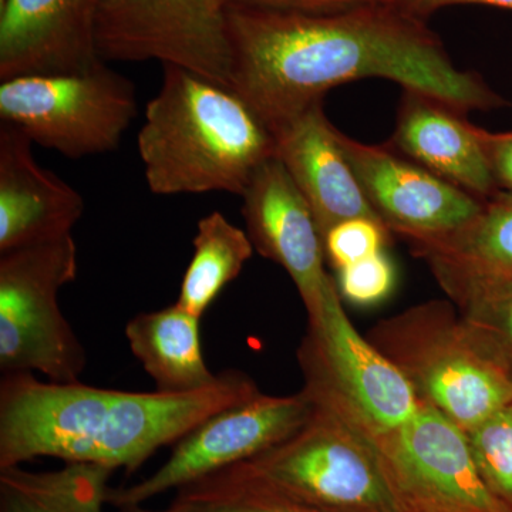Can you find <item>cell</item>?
Listing matches in <instances>:
<instances>
[{
    "mask_svg": "<svg viewBox=\"0 0 512 512\" xmlns=\"http://www.w3.org/2000/svg\"><path fill=\"white\" fill-rule=\"evenodd\" d=\"M229 89L269 130L323 101L333 87L387 79L461 113L503 100L458 69L426 19L394 5L298 13L229 5Z\"/></svg>",
    "mask_w": 512,
    "mask_h": 512,
    "instance_id": "obj_1",
    "label": "cell"
},
{
    "mask_svg": "<svg viewBox=\"0 0 512 512\" xmlns=\"http://www.w3.org/2000/svg\"><path fill=\"white\" fill-rule=\"evenodd\" d=\"M261 394L239 370L194 393L123 392L80 382H43L33 373L0 380V470L37 457L133 473L167 444L234 404Z\"/></svg>",
    "mask_w": 512,
    "mask_h": 512,
    "instance_id": "obj_2",
    "label": "cell"
},
{
    "mask_svg": "<svg viewBox=\"0 0 512 512\" xmlns=\"http://www.w3.org/2000/svg\"><path fill=\"white\" fill-rule=\"evenodd\" d=\"M148 188L157 195L228 192L242 197L262 165L275 158L264 121L228 87L163 66L137 136Z\"/></svg>",
    "mask_w": 512,
    "mask_h": 512,
    "instance_id": "obj_3",
    "label": "cell"
},
{
    "mask_svg": "<svg viewBox=\"0 0 512 512\" xmlns=\"http://www.w3.org/2000/svg\"><path fill=\"white\" fill-rule=\"evenodd\" d=\"M367 339L421 402L464 431L512 403L511 370L478 343L451 302L413 306L377 323Z\"/></svg>",
    "mask_w": 512,
    "mask_h": 512,
    "instance_id": "obj_4",
    "label": "cell"
},
{
    "mask_svg": "<svg viewBox=\"0 0 512 512\" xmlns=\"http://www.w3.org/2000/svg\"><path fill=\"white\" fill-rule=\"evenodd\" d=\"M303 390L313 409L301 429L228 470L326 512H403L372 441L335 404Z\"/></svg>",
    "mask_w": 512,
    "mask_h": 512,
    "instance_id": "obj_5",
    "label": "cell"
},
{
    "mask_svg": "<svg viewBox=\"0 0 512 512\" xmlns=\"http://www.w3.org/2000/svg\"><path fill=\"white\" fill-rule=\"evenodd\" d=\"M0 370L79 382L86 350L57 295L79 272L73 235L0 254Z\"/></svg>",
    "mask_w": 512,
    "mask_h": 512,
    "instance_id": "obj_6",
    "label": "cell"
},
{
    "mask_svg": "<svg viewBox=\"0 0 512 512\" xmlns=\"http://www.w3.org/2000/svg\"><path fill=\"white\" fill-rule=\"evenodd\" d=\"M136 116L134 83L106 62L83 73L20 76L0 84V120L72 160L116 150Z\"/></svg>",
    "mask_w": 512,
    "mask_h": 512,
    "instance_id": "obj_7",
    "label": "cell"
},
{
    "mask_svg": "<svg viewBox=\"0 0 512 512\" xmlns=\"http://www.w3.org/2000/svg\"><path fill=\"white\" fill-rule=\"evenodd\" d=\"M298 357L303 386L335 404L360 429H399L419 409L412 384L357 332L340 293L330 299L318 322L309 323Z\"/></svg>",
    "mask_w": 512,
    "mask_h": 512,
    "instance_id": "obj_8",
    "label": "cell"
},
{
    "mask_svg": "<svg viewBox=\"0 0 512 512\" xmlns=\"http://www.w3.org/2000/svg\"><path fill=\"white\" fill-rule=\"evenodd\" d=\"M229 0H103L97 50L104 62L183 67L229 89Z\"/></svg>",
    "mask_w": 512,
    "mask_h": 512,
    "instance_id": "obj_9",
    "label": "cell"
},
{
    "mask_svg": "<svg viewBox=\"0 0 512 512\" xmlns=\"http://www.w3.org/2000/svg\"><path fill=\"white\" fill-rule=\"evenodd\" d=\"M360 430L375 446L403 512H511L484 484L466 431L430 404L420 400L399 429Z\"/></svg>",
    "mask_w": 512,
    "mask_h": 512,
    "instance_id": "obj_10",
    "label": "cell"
},
{
    "mask_svg": "<svg viewBox=\"0 0 512 512\" xmlns=\"http://www.w3.org/2000/svg\"><path fill=\"white\" fill-rule=\"evenodd\" d=\"M305 390L291 396H266L212 414L175 443L170 458L151 476L123 488H110L107 504H144L157 495L247 461L293 436L311 417Z\"/></svg>",
    "mask_w": 512,
    "mask_h": 512,
    "instance_id": "obj_11",
    "label": "cell"
},
{
    "mask_svg": "<svg viewBox=\"0 0 512 512\" xmlns=\"http://www.w3.org/2000/svg\"><path fill=\"white\" fill-rule=\"evenodd\" d=\"M338 141L377 218L410 245L447 237L483 210L484 201L387 146L360 143L339 130Z\"/></svg>",
    "mask_w": 512,
    "mask_h": 512,
    "instance_id": "obj_12",
    "label": "cell"
},
{
    "mask_svg": "<svg viewBox=\"0 0 512 512\" xmlns=\"http://www.w3.org/2000/svg\"><path fill=\"white\" fill-rule=\"evenodd\" d=\"M242 215L256 252L282 266L298 288L309 323L318 322L338 284L308 204L276 158L259 168L242 195Z\"/></svg>",
    "mask_w": 512,
    "mask_h": 512,
    "instance_id": "obj_13",
    "label": "cell"
},
{
    "mask_svg": "<svg viewBox=\"0 0 512 512\" xmlns=\"http://www.w3.org/2000/svg\"><path fill=\"white\" fill-rule=\"evenodd\" d=\"M103 0H6L0 6V80L83 73L97 50Z\"/></svg>",
    "mask_w": 512,
    "mask_h": 512,
    "instance_id": "obj_14",
    "label": "cell"
},
{
    "mask_svg": "<svg viewBox=\"0 0 512 512\" xmlns=\"http://www.w3.org/2000/svg\"><path fill=\"white\" fill-rule=\"evenodd\" d=\"M272 134L275 158L308 204L322 239L350 218L379 220L340 147L338 128L326 116L323 101L279 124Z\"/></svg>",
    "mask_w": 512,
    "mask_h": 512,
    "instance_id": "obj_15",
    "label": "cell"
},
{
    "mask_svg": "<svg viewBox=\"0 0 512 512\" xmlns=\"http://www.w3.org/2000/svg\"><path fill=\"white\" fill-rule=\"evenodd\" d=\"M84 200L72 185L37 163L33 141L0 123V254L72 235Z\"/></svg>",
    "mask_w": 512,
    "mask_h": 512,
    "instance_id": "obj_16",
    "label": "cell"
},
{
    "mask_svg": "<svg viewBox=\"0 0 512 512\" xmlns=\"http://www.w3.org/2000/svg\"><path fill=\"white\" fill-rule=\"evenodd\" d=\"M443 101L404 90L396 130L387 147L487 202L497 190L480 128Z\"/></svg>",
    "mask_w": 512,
    "mask_h": 512,
    "instance_id": "obj_17",
    "label": "cell"
},
{
    "mask_svg": "<svg viewBox=\"0 0 512 512\" xmlns=\"http://www.w3.org/2000/svg\"><path fill=\"white\" fill-rule=\"evenodd\" d=\"M131 352L157 392L194 393L220 382L208 369L201 342V318L174 305L134 316L126 326Z\"/></svg>",
    "mask_w": 512,
    "mask_h": 512,
    "instance_id": "obj_18",
    "label": "cell"
},
{
    "mask_svg": "<svg viewBox=\"0 0 512 512\" xmlns=\"http://www.w3.org/2000/svg\"><path fill=\"white\" fill-rule=\"evenodd\" d=\"M114 471L66 464L55 471L0 470V512H103Z\"/></svg>",
    "mask_w": 512,
    "mask_h": 512,
    "instance_id": "obj_19",
    "label": "cell"
},
{
    "mask_svg": "<svg viewBox=\"0 0 512 512\" xmlns=\"http://www.w3.org/2000/svg\"><path fill=\"white\" fill-rule=\"evenodd\" d=\"M429 266L464 274L512 278V198L495 197L463 228L434 241L410 245Z\"/></svg>",
    "mask_w": 512,
    "mask_h": 512,
    "instance_id": "obj_20",
    "label": "cell"
},
{
    "mask_svg": "<svg viewBox=\"0 0 512 512\" xmlns=\"http://www.w3.org/2000/svg\"><path fill=\"white\" fill-rule=\"evenodd\" d=\"M254 251L248 232L232 225L224 214L205 215L198 222L178 305L202 318L225 286L238 278Z\"/></svg>",
    "mask_w": 512,
    "mask_h": 512,
    "instance_id": "obj_21",
    "label": "cell"
},
{
    "mask_svg": "<svg viewBox=\"0 0 512 512\" xmlns=\"http://www.w3.org/2000/svg\"><path fill=\"white\" fill-rule=\"evenodd\" d=\"M430 269L471 335L512 372V278Z\"/></svg>",
    "mask_w": 512,
    "mask_h": 512,
    "instance_id": "obj_22",
    "label": "cell"
},
{
    "mask_svg": "<svg viewBox=\"0 0 512 512\" xmlns=\"http://www.w3.org/2000/svg\"><path fill=\"white\" fill-rule=\"evenodd\" d=\"M170 512H326L225 470L177 490Z\"/></svg>",
    "mask_w": 512,
    "mask_h": 512,
    "instance_id": "obj_23",
    "label": "cell"
},
{
    "mask_svg": "<svg viewBox=\"0 0 512 512\" xmlns=\"http://www.w3.org/2000/svg\"><path fill=\"white\" fill-rule=\"evenodd\" d=\"M466 436L484 484L512 512V403L467 430Z\"/></svg>",
    "mask_w": 512,
    "mask_h": 512,
    "instance_id": "obj_24",
    "label": "cell"
},
{
    "mask_svg": "<svg viewBox=\"0 0 512 512\" xmlns=\"http://www.w3.org/2000/svg\"><path fill=\"white\" fill-rule=\"evenodd\" d=\"M390 231L375 218L357 217L339 222L323 237L326 261L336 271L384 251Z\"/></svg>",
    "mask_w": 512,
    "mask_h": 512,
    "instance_id": "obj_25",
    "label": "cell"
},
{
    "mask_svg": "<svg viewBox=\"0 0 512 512\" xmlns=\"http://www.w3.org/2000/svg\"><path fill=\"white\" fill-rule=\"evenodd\" d=\"M339 293L356 305H375L389 296L394 286L392 261L384 252L338 271Z\"/></svg>",
    "mask_w": 512,
    "mask_h": 512,
    "instance_id": "obj_26",
    "label": "cell"
},
{
    "mask_svg": "<svg viewBox=\"0 0 512 512\" xmlns=\"http://www.w3.org/2000/svg\"><path fill=\"white\" fill-rule=\"evenodd\" d=\"M231 5L245 8L279 10V12L329 13L360 6L394 3V0H229Z\"/></svg>",
    "mask_w": 512,
    "mask_h": 512,
    "instance_id": "obj_27",
    "label": "cell"
},
{
    "mask_svg": "<svg viewBox=\"0 0 512 512\" xmlns=\"http://www.w3.org/2000/svg\"><path fill=\"white\" fill-rule=\"evenodd\" d=\"M480 137L495 183L512 191V131L493 134L480 128Z\"/></svg>",
    "mask_w": 512,
    "mask_h": 512,
    "instance_id": "obj_28",
    "label": "cell"
},
{
    "mask_svg": "<svg viewBox=\"0 0 512 512\" xmlns=\"http://www.w3.org/2000/svg\"><path fill=\"white\" fill-rule=\"evenodd\" d=\"M394 5L407 10L417 18L429 20L437 10L458 5H484L512 10V0H394Z\"/></svg>",
    "mask_w": 512,
    "mask_h": 512,
    "instance_id": "obj_29",
    "label": "cell"
},
{
    "mask_svg": "<svg viewBox=\"0 0 512 512\" xmlns=\"http://www.w3.org/2000/svg\"><path fill=\"white\" fill-rule=\"evenodd\" d=\"M117 512H170V511H154L148 510L143 507V504L123 505V507L117 508Z\"/></svg>",
    "mask_w": 512,
    "mask_h": 512,
    "instance_id": "obj_30",
    "label": "cell"
},
{
    "mask_svg": "<svg viewBox=\"0 0 512 512\" xmlns=\"http://www.w3.org/2000/svg\"><path fill=\"white\" fill-rule=\"evenodd\" d=\"M5 2H6V0H0V6H2L3 3H5Z\"/></svg>",
    "mask_w": 512,
    "mask_h": 512,
    "instance_id": "obj_31",
    "label": "cell"
},
{
    "mask_svg": "<svg viewBox=\"0 0 512 512\" xmlns=\"http://www.w3.org/2000/svg\"><path fill=\"white\" fill-rule=\"evenodd\" d=\"M511 375H512V372H511Z\"/></svg>",
    "mask_w": 512,
    "mask_h": 512,
    "instance_id": "obj_32",
    "label": "cell"
}]
</instances>
